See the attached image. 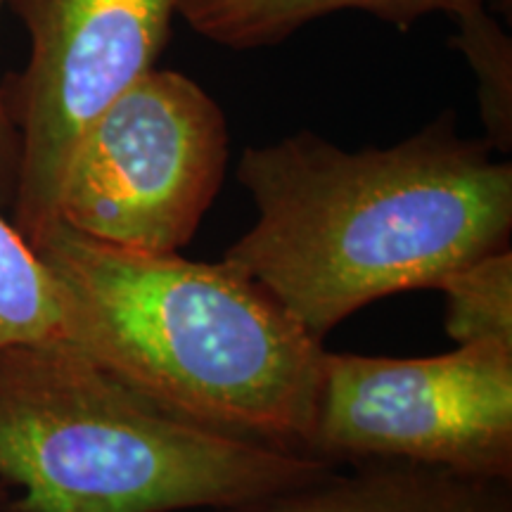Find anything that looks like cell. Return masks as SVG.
Masks as SVG:
<instances>
[{
	"label": "cell",
	"mask_w": 512,
	"mask_h": 512,
	"mask_svg": "<svg viewBox=\"0 0 512 512\" xmlns=\"http://www.w3.org/2000/svg\"><path fill=\"white\" fill-rule=\"evenodd\" d=\"M223 512H512L510 482L401 463L351 465Z\"/></svg>",
	"instance_id": "7"
},
{
	"label": "cell",
	"mask_w": 512,
	"mask_h": 512,
	"mask_svg": "<svg viewBox=\"0 0 512 512\" xmlns=\"http://www.w3.org/2000/svg\"><path fill=\"white\" fill-rule=\"evenodd\" d=\"M5 0H0V10H3ZM17 133L15 126L5 112L3 102V86H0V202L12 200V192H15V178H17Z\"/></svg>",
	"instance_id": "12"
},
{
	"label": "cell",
	"mask_w": 512,
	"mask_h": 512,
	"mask_svg": "<svg viewBox=\"0 0 512 512\" xmlns=\"http://www.w3.org/2000/svg\"><path fill=\"white\" fill-rule=\"evenodd\" d=\"M29 34V62L3 86L17 133L10 219L31 242L57 221L88 126L155 69L181 0H5Z\"/></svg>",
	"instance_id": "6"
},
{
	"label": "cell",
	"mask_w": 512,
	"mask_h": 512,
	"mask_svg": "<svg viewBox=\"0 0 512 512\" xmlns=\"http://www.w3.org/2000/svg\"><path fill=\"white\" fill-rule=\"evenodd\" d=\"M451 46L465 57L477 79L484 140L494 152L512 150V38L486 8L456 17Z\"/></svg>",
	"instance_id": "11"
},
{
	"label": "cell",
	"mask_w": 512,
	"mask_h": 512,
	"mask_svg": "<svg viewBox=\"0 0 512 512\" xmlns=\"http://www.w3.org/2000/svg\"><path fill=\"white\" fill-rule=\"evenodd\" d=\"M62 287L0 202V351L31 342H67Z\"/></svg>",
	"instance_id": "9"
},
{
	"label": "cell",
	"mask_w": 512,
	"mask_h": 512,
	"mask_svg": "<svg viewBox=\"0 0 512 512\" xmlns=\"http://www.w3.org/2000/svg\"><path fill=\"white\" fill-rule=\"evenodd\" d=\"M444 112L392 147L349 152L313 131L247 147L238 181L256 221L223 261L271 292L313 337L399 292L437 290L510 247L512 164Z\"/></svg>",
	"instance_id": "1"
},
{
	"label": "cell",
	"mask_w": 512,
	"mask_h": 512,
	"mask_svg": "<svg viewBox=\"0 0 512 512\" xmlns=\"http://www.w3.org/2000/svg\"><path fill=\"white\" fill-rule=\"evenodd\" d=\"M10 501V489L0 482V512H5V505Z\"/></svg>",
	"instance_id": "13"
},
{
	"label": "cell",
	"mask_w": 512,
	"mask_h": 512,
	"mask_svg": "<svg viewBox=\"0 0 512 512\" xmlns=\"http://www.w3.org/2000/svg\"><path fill=\"white\" fill-rule=\"evenodd\" d=\"M226 166L219 102L190 76L150 69L83 133L57 221L105 245L174 254L195 238Z\"/></svg>",
	"instance_id": "5"
},
{
	"label": "cell",
	"mask_w": 512,
	"mask_h": 512,
	"mask_svg": "<svg viewBox=\"0 0 512 512\" xmlns=\"http://www.w3.org/2000/svg\"><path fill=\"white\" fill-rule=\"evenodd\" d=\"M486 0H181L178 15L216 46L256 50L278 46L306 24L342 10L368 12L408 31L422 17L444 12L453 19L482 10Z\"/></svg>",
	"instance_id": "8"
},
{
	"label": "cell",
	"mask_w": 512,
	"mask_h": 512,
	"mask_svg": "<svg viewBox=\"0 0 512 512\" xmlns=\"http://www.w3.org/2000/svg\"><path fill=\"white\" fill-rule=\"evenodd\" d=\"M304 453L510 482L512 349L467 344L430 358L325 349Z\"/></svg>",
	"instance_id": "4"
},
{
	"label": "cell",
	"mask_w": 512,
	"mask_h": 512,
	"mask_svg": "<svg viewBox=\"0 0 512 512\" xmlns=\"http://www.w3.org/2000/svg\"><path fill=\"white\" fill-rule=\"evenodd\" d=\"M446 302V335L458 344L512 349V252L494 249L437 285Z\"/></svg>",
	"instance_id": "10"
},
{
	"label": "cell",
	"mask_w": 512,
	"mask_h": 512,
	"mask_svg": "<svg viewBox=\"0 0 512 512\" xmlns=\"http://www.w3.org/2000/svg\"><path fill=\"white\" fill-rule=\"evenodd\" d=\"M332 470L183 418L69 342L0 351L5 512H223Z\"/></svg>",
	"instance_id": "3"
},
{
	"label": "cell",
	"mask_w": 512,
	"mask_h": 512,
	"mask_svg": "<svg viewBox=\"0 0 512 512\" xmlns=\"http://www.w3.org/2000/svg\"><path fill=\"white\" fill-rule=\"evenodd\" d=\"M34 249L62 287L69 344L183 418L304 453L325 347L247 273L62 221Z\"/></svg>",
	"instance_id": "2"
}]
</instances>
